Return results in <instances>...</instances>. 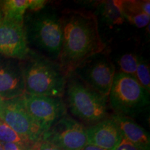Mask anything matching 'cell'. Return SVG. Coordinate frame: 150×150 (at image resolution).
I'll list each match as a JSON object with an SVG mask.
<instances>
[{
    "label": "cell",
    "instance_id": "cell-13",
    "mask_svg": "<svg viewBox=\"0 0 150 150\" xmlns=\"http://www.w3.org/2000/svg\"><path fill=\"white\" fill-rule=\"evenodd\" d=\"M123 138L143 150L150 149L149 135L147 131L129 117L115 114L111 117Z\"/></svg>",
    "mask_w": 150,
    "mask_h": 150
},
{
    "label": "cell",
    "instance_id": "cell-14",
    "mask_svg": "<svg viewBox=\"0 0 150 150\" xmlns=\"http://www.w3.org/2000/svg\"><path fill=\"white\" fill-rule=\"evenodd\" d=\"M125 20L138 28L147 27L149 23V16L142 9V1H120Z\"/></svg>",
    "mask_w": 150,
    "mask_h": 150
},
{
    "label": "cell",
    "instance_id": "cell-15",
    "mask_svg": "<svg viewBox=\"0 0 150 150\" xmlns=\"http://www.w3.org/2000/svg\"><path fill=\"white\" fill-rule=\"evenodd\" d=\"M33 0H6L1 1L4 18L18 22H24V15L27 9L31 11Z\"/></svg>",
    "mask_w": 150,
    "mask_h": 150
},
{
    "label": "cell",
    "instance_id": "cell-25",
    "mask_svg": "<svg viewBox=\"0 0 150 150\" xmlns=\"http://www.w3.org/2000/svg\"><path fill=\"white\" fill-rule=\"evenodd\" d=\"M0 150H4V146L2 142H0Z\"/></svg>",
    "mask_w": 150,
    "mask_h": 150
},
{
    "label": "cell",
    "instance_id": "cell-6",
    "mask_svg": "<svg viewBox=\"0 0 150 150\" xmlns=\"http://www.w3.org/2000/svg\"><path fill=\"white\" fill-rule=\"evenodd\" d=\"M0 120L28 141L42 139L43 133L24 106L22 96L0 102Z\"/></svg>",
    "mask_w": 150,
    "mask_h": 150
},
{
    "label": "cell",
    "instance_id": "cell-18",
    "mask_svg": "<svg viewBox=\"0 0 150 150\" xmlns=\"http://www.w3.org/2000/svg\"><path fill=\"white\" fill-rule=\"evenodd\" d=\"M139 57L134 54H125L119 60V65L121 72L136 76Z\"/></svg>",
    "mask_w": 150,
    "mask_h": 150
},
{
    "label": "cell",
    "instance_id": "cell-21",
    "mask_svg": "<svg viewBox=\"0 0 150 150\" xmlns=\"http://www.w3.org/2000/svg\"><path fill=\"white\" fill-rule=\"evenodd\" d=\"M113 150H143L134 143L129 141L126 138H123L120 143Z\"/></svg>",
    "mask_w": 150,
    "mask_h": 150
},
{
    "label": "cell",
    "instance_id": "cell-5",
    "mask_svg": "<svg viewBox=\"0 0 150 150\" xmlns=\"http://www.w3.org/2000/svg\"><path fill=\"white\" fill-rule=\"evenodd\" d=\"M31 37L42 52L59 59L63 42L61 18L52 12L39 13L31 24Z\"/></svg>",
    "mask_w": 150,
    "mask_h": 150
},
{
    "label": "cell",
    "instance_id": "cell-9",
    "mask_svg": "<svg viewBox=\"0 0 150 150\" xmlns=\"http://www.w3.org/2000/svg\"><path fill=\"white\" fill-rule=\"evenodd\" d=\"M78 68L81 79L91 88L108 97L115 76V67L106 58L97 55Z\"/></svg>",
    "mask_w": 150,
    "mask_h": 150
},
{
    "label": "cell",
    "instance_id": "cell-4",
    "mask_svg": "<svg viewBox=\"0 0 150 150\" xmlns=\"http://www.w3.org/2000/svg\"><path fill=\"white\" fill-rule=\"evenodd\" d=\"M108 97L116 114L127 117L142 111L149 104V93L134 76L121 72L115 74Z\"/></svg>",
    "mask_w": 150,
    "mask_h": 150
},
{
    "label": "cell",
    "instance_id": "cell-22",
    "mask_svg": "<svg viewBox=\"0 0 150 150\" xmlns=\"http://www.w3.org/2000/svg\"><path fill=\"white\" fill-rule=\"evenodd\" d=\"M32 145L19 143H3L4 150H30Z\"/></svg>",
    "mask_w": 150,
    "mask_h": 150
},
{
    "label": "cell",
    "instance_id": "cell-1",
    "mask_svg": "<svg viewBox=\"0 0 150 150\" xmlns=\"http://www.w3.org/2000/svg\"><path fill=\"white\" fill-rule=\"evenodd\" d=\"M63 42L59 67L65 76L74 72L105 48L96 16L90 11H69L61 18Z\"/></svg>",
    "mask_w": 150,
    "mask_h": 150
},
{
    "label": "cell",
    "instance_id": "cell-12",
    "mask_svg": "<svg viewBox=\"0 0 150 150\" xmlns=\"http://www.w3.org/2000/svg\"><path fill=\"white\" fill-rule=\"evenodd\" d=\"M86 134L88 143L105 150H113L122 139L120 131L111 117L106 118L87 129Z\"/></svg>",
    "mask_w": 150,
    "mask_h": 150
},
{
    "label": "cell",
    "instance_id": "cell-8",
    "mask_svg": "<svg viewBox=\"0 0 150 150\" xmlns=\"http://www.w3.org/2000/svg\"><path fill=\"white\" fill-rule=\"evenodd\" d=\"M24 104L43 134L47 132L66 113L65 105L61 98L24 93Z\"/></svg>",
    "mask_w": 150,
    "mask_h": 150
},
{
    "label": "cell",
    "instance_id": "cell-7",
    "mask_svg": "<svg viewBox=\"0 0 150 150\" xmlns=\"http://www.w3.org/2000/svg\"><path fill=\"white\" fill-rule=\"evenodd\" d=\"M42 140L62 150H81L88 144L86 129L66 115L43 134Z\"/></svg>",
    "mask_w": 150,
    "mask_h": 150
},
{
    "label": "cell",
    "instance_id": "cell-2",
    "mask_svg": "<svg viewBox=\"0 0 150 150\" xmlns=\"http://www.w3.org/2000/svg\"><path fill=\"white\" fill-rule=\"evenodd\" d=\"M22 69L25 93L61 98L64 94L66 76L59 65L42 56H33Z\"/></svg>",
    "mask_w": 150,
    "mask_h": 150
},
{
    "label": "cell",
    "instance_id": "cell-23",
    "mask_svg": "<svg viewBox=\"0 0 150 150\" xmlns=\"http://www.w3.org/2000/svg\"><path fill=\"white\" fill-rule=\"evenodd\" d=\"M81 150H105V149H102V148L97 147V146L88 144V145H86V147H84L83 149H81Z\"/></svg>",
    "mask_w": 150,
    "mask_h": 150
},
{
    "label": "cell",
    "instance_id": "cell-11",
    "mask_svg": "<svg viewBox=\"0 0 150 150\" xmlns=\"http://www.w3.org/2000/svg\"><path fill=\"white\" fill-rule=\"evenodd\" d=\"M24 93L22 67L13 62L0 61V98L6 100L21 97Z\"/></svg>",
    "mask_w": 150,
    "mask_h": 150
},
{
    "label": "cell",
    "instance_id": "cell-10",
    "mask_svg": "<svg viewBox=\"0 0 150 150\" xmlns=\"http://www.w3.org/2000/svg\"><path fill=\"white\" fill-rule=\"evenodd\" d=\"M29 54L24 22L3 19L0 22V54L8 58L24 60Z\"/></svg>",
    "mask_w": 150,
    "mask_h": 150
},
{
    "label": "cell",
    "instance_id": "cell-20",
    "mask_svg": "<svg viewBox=\"0 0 150 150\" xmlns=\"http://www.w3.org/2000/svg\"><path fill=\"white\" fill-rule=\"evenodd\" d=\"M30 150H62L56 146L42 139L34 142Z\"/></svg>",
    "mask_w": 150,
    "mask_h": 150
},
{
    "label": "cell",
    "instance_id": "cell-3",
    "mask_svg": "<svg viewBox=\"0 0 150 150\" xmlns=\"http://www.w3.org/2000/svg\"><path fill=\"white\" fill-rule=\"evenodd\" d=\"M68 106L72 113L87 123L96 124L107 118L108 97L91 88L82 80L67 81Z\"/></svg>",
    "mask_w": 150,
    "mask_h": 150
},
{
    "label": "cell",
    "instance_id": "cell-16",
    "mask_svg": "<svg viewBox=\"0 0 150 150\" xmlns=\"http://www.w3.org/2000/svg\"><path fill=\"white\" fill-rule=\"evenodd\" d=\"M99 10L103 18L110 25H120L125 21L119 0L102 1Z\"/></svg>",
    "mask_w": 150,
    "mask_h": 150
},
{
    "label": "cell",
    "instance_id": "cell-24",
    "mask_svg": "<svg viewBox=\"0 0 150 150\" xmlns=\"http://www.w3.org/2000/svg\"><path fill=\"white\" fill-rule=\"evenodd\" d=\"M4 18L3 12H2V8H1V1H0V22L2 21Z\"/></svg>",
    "mask_w": 150,
    "mask_h": 150
},
{
    "label": "cell",
    "instance_id": "cell-19",
    "mask_svg": "<svg viewBox=\"0 0 150 150\" xmlns=\"http://www.w3.org/2000/svg\"><path fill=\"white\" fill-rule=\"evenodd\" d=\"M136 79L142 87H143L148 93L150 91V74L149 66L145 60L139 57L138 67H137L136 76Z\"/></svg>",
    "mask_w": 150,
    "mask_h": 150
},
{
    "label": "cell",
    "instance_id": "cell-17",
    "mask_svg": "<svg viewBox=\"0 0 150 150\" xmlns=\"http://www.w3.org/2000/svg\"><path fill=\"white\" fill-rule=\"evenodd\" d=\"M0 142L2 143H19L24 145H33L20 136L4 122L0 120Z\"/></svg>",
    "mask_w": 150,
    "mask_h": 150
},
{
    "label": "cell",
    "instance_id": "cell-26",
    "mask_svg": "<svg viewBox=\"0 0 150 150\" xmlns=\"http://www.w3.org/2000/svg\"><path fill=\"white\" fill-rule=\"evenodd\" d=\"M1 98H0V102H1Z\"/></svg>",
    "mask_w": 150,
    "mask_h": 150
}]
</instances>
